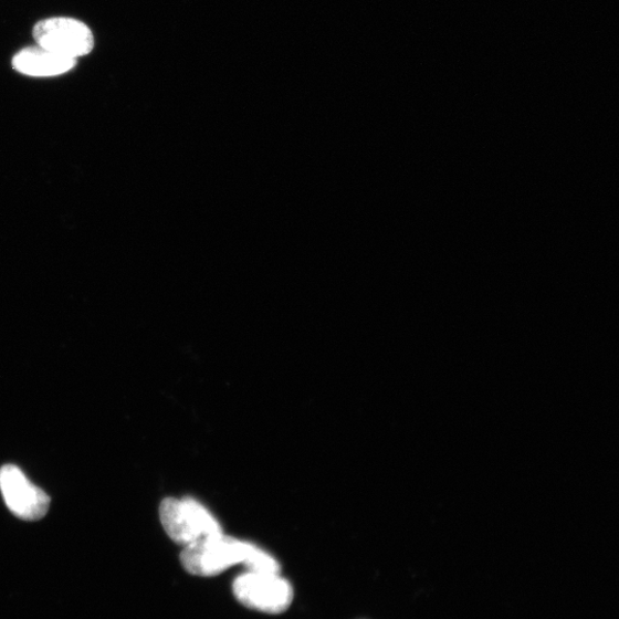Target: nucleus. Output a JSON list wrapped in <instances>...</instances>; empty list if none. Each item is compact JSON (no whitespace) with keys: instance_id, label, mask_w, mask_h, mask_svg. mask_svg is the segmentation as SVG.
Returning a JSON list of instances; mask_svg holds the SVG:
<instances>
[{"instance_id":"f257e3e1","label":"nucleus","mask_w":619,"mask_h":619,"mask_svg":"<svg viewBox=\"0 0 619 619\" xmlns=\"http://www.w3.org/2000/svg\"><path fill=\"white\" fill-rule=\"evenodd\" d=\"M180 562L186 571L200 577L221 575L238 565L248 571L281 573V565L273 555L224 533L183 547Z\"/></svg>"},{"instance_id":"f03ea898","label":"nucleus","mask_w":619,"mask_h":619,"mask_svg":"<svg viewBox=\"0 0 619 619\" xmlns=\"http://www.w3.org/2000/svg\"><path fill=\"white\" fill-rule=\"evenodd\" d=\"M160 520L167 535L182 547L223 534L220 521L190 497L166 499L160 505Z\"/></svg>"},{"instance_id":"7ed1b4c3","label":"nucleus","mask_w":619,"mask_h":619,"mask_svg":"<svg viewBox=\"0 0 619 619\" xmlns=\"http://www.w3.org/2000/svg\"><path fill=\"white\" fill-rule=\"evenodd\" d=\"M237 600L246 608L265 613H283L292 605V584L281 573L245 571L233 583Z\"/></svg>"},{"instance_id":"20e7f679","label":"nucleus","mask_w":619,"mask_h":619,"mask_svg":"<svg viewBox=\"0 0 619 619\" xmlns=\"http://www.w3.org/2000/svg\"><path fill=\"white\" fill-rule=\"evenodd\" d=\"M34 38L39 46L75 60L90 54L95 48L91 29L72 18H50L39 22L34 28Z\"/></svg>"},{"instance_id":"39448f33","label":"nucleus","mask_w":619,"mask_h":619,"mask_svg":"<svg viewBox=\"0 0 619 619\" xmlns=\"http://www.w3.org/2000/svg\"><path fill=\"white\" fill-rule=\"evenodd\" d=\"M0 491L9 510L19 518L38 521L49 511L51 500L48 493L31 483L14 464L0 469Z\"/></svg>"},{"instance_id":"423d86ee","label":"nucleus","mask_w":619,"mask_h":619,"mask_svg":"<svg viewBox=\"0 0 619 619\" xmlns=\"http://www.w3.org/2000/svg\"><path fill=\"white\" fill-rule=\"evenodd\" d=\"M76 60L59 55L44 48H28L13 57V69L27 76L53 77L71 72Z\"/></svg>"}]
</instances>
